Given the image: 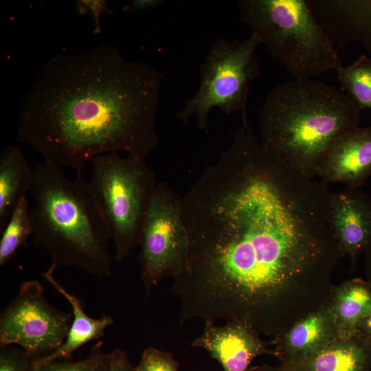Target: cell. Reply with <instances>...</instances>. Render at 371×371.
Segmentation results:
<instances>
[{
	"mask_svg": "<svg viewBox=\"0 0 371 371\" xmlns=\"http://www.w3.org/2000/svg\"><path fill=\"white\" fill-rule=\"evenodd\" d=\"M332 193L241 127L181 197L189 243L172 284L179 324L236 319L273 339L326 304L345 256L331 226Z\"/></svg>",
	"mask_w": 371,
	"mask_h": 371,
	"instance_id": "6da1fadb",
	"label": "cell"
},
{
	"mask_svg": "<svg viewBox=\"0 0 371 371\" xmlns=\"http://www.w3.org/2000/svg\"><path fill=\"white\" fill-rule=\"evenodd\" d=\"M164 77L108 45L56 56L41 66L21 102L19 141L76 175L93 157L119 150L145 160L159 142Z\"/></svg>",
	"mask_w": 371,
	"mask_h": 371,
	"instance_id": "7a4b0ae2",
	"label": "cell"
},
{
	"mask_svg": "<svg viewBox=\"0 0 371 371\" xmlns=\"http://www.w3.org/2000/svg\"><path fill=\"white\" fill-rule=\"evenodd\" d=\"M361 112L332 85L294 79L276 86L260 111V144L284 165L313 179L331 146L359 126Z\"/></svg>",
	"mask_w": 371,
	"mask_h": 371,
	"instance_id": "3957f363",
	"label": "cell"
},
{
	"mask_svg": "<svg viewBox=\"0 0 371 371\" xmlns=\"http://www.w3.org/2000/svg\"><path fill=\"white\" fill-rule=\"evenodd\" d=\"M62 168L44 161L32 168L33 243L46 250L54 270L74 267L100 279L110 277L111 239L90 185L81 175L68 179Z\"/></svg>",
	"mask_w": 371,
	"mask_h": 371,
	"instance_id": "277c9868",
	"label": "cell"
},
{
	"mask_svg": "<svg viewBox=\"0 0 371 371\" xmlns=\"http://www.w3.org/2000/svg\"><path fill=\"white\" fill-rule=\"evenodd\" d=\"M238 3L240 21L294 79H311L342 65L308 0H240Z\"/></svg>",
	"mask_w": 371,
	"mask_h": 371,
	"instance_id": "5b68a950",
	"label": "cell"
},
{
	"mask_svg": "<svg viewBox=\"0 0 371 371\" xmlns=\"http://www.w3.org/2000/svg\"><path fill=\"white\" fill-rule=\"evenodd\" d=\"M89 181L115 246L114 260L122 261L139 245L156 190L155 175L144 159L117 153L98 155Z\"/></svg>",
	"mask_w": 371,
	"mask_h": 371,
	"instance_id": "8992f818",
	"label": "cell"
},
{
	"mask_svg": "<svg viewBox=\"0 0 371 371\" xmlns=\"http://www.w3.org/2000/svg\"><path fill=\"white\" fill-rule=\"evenodd\" d=\"M260 41L251 35L243 41L221 38L208 52L201 66V79L196 94L176 113L186 123L196 117L197 127L209 132L207 117L214 107L226 115L247 109L249 83L260 75L255 52Z\"/></svg>",
	"mask_w": 371,
	"mask_h": 371,
	"instance_id": "52a82bcc",
	"label": "cell"
},
{
	"mask_svg": "<svg viewBox=\"0 0 371 371\" xmlns=\"http://www.w3.org/2000/svg\"><path fill=\"white\" fill-rule=\"evenodd\" d=\"M188 243L181 196L161 181L157 185L139 245L140 276L146 297L162 280L175 278L183 271Z\"/></svg>",
	"mask_w": 371,
	"mask_h": 371,
	"instance_id": "ba28073f",
	"label": "cell"
},
{
	"mask_svg": "<svg viewBox=\"0 0 371 371\" xmlns=\"http://www.w3.org/2000/svg\"><path fill=\"white\" fill-rule=\"evenodd\" d=\"M36 280L23 282L0 315V346H18L31 359L49 355L65 341L73 313L53 307Z\"/></svg>",
	"mask_w": 371,
	"mask_h": 371,
	"instance_id": "9c48e42d",
	"label": "cell"
},
{
	"mask_svg": "<svg viewBox=\"0 0 371 371\" xmlns=\"http://www.w3.org/2000/svg\"><path fill=\"white\" fill-rule=\"evenodd\" d=\"M201 335L191 346L207 351L222 366L224 371H248L257 357L270 355L275 357L271 342L264 341L260 333L248 324L236 319L227 320L223 326L213 322H205Z\"/></svg>",
	"mask_w": 371,
	"mask_h": 371,
	"instance_id": "30bf717a",
	"label": "cell"
},
{
	"mask_svg": "<svg viewBox=\"0 0 371 371\" xmlns=\"http://www.w3.org/2000/svg\"><path fill=\"white\" fill-rule=\"evenodd\" d=\"M316 176L324 184L340 182L359 188L371 177V127H355L341 136L322 159Z\"/></svg>",
	"mask_w": 371,
	"mask_h": 371,
	"instance_id": "8fae6325",
	"label": "cell"
},
{
	"mask_svg": "<svg viewBox=\"0 0 371 371\" xmlns=\"http://www.w3.org/2000/svg\"><path fill=\"white\" fill-rule=\"evenodd\" d=\"M330 213L339 245L354 264L371 245V197L359 188L346 187L332 193Z\"/></svg>",
	"mask_w": 371,
	"mask_h": 371,
	"instance_id": "7c38bea8",
	"label": "cell"
},
{
	"mask_svg": "<svg viewBox=\"0 0 371 371\" xmlns=\"http://www.w3.org/2000/svg\"><path fill=\"white\" fill-rule=\"evenodd\" d=\"M311 6L335 45L358 42L371 55V0H312Z\"/></svg>",
	"mask_w": 371,
	"mask_h": 371,
	"instance_id": "4fadbf2b",
	"label": "cell"
},
{
	"mask_svg": "<svg viewBox=\"0 0 371 371\" xmlns=\"http://www.w3.org/2000/svg\"><path fill=\"white\" fill-rule=\"evenodd\" d=\"M339 336L338 328L326 303L273 338L271 344L280 363H288L315 354Z\"/></svg>",
	"mask_w": 371,
	"mask_h": 371,
	"instance_id": "5bb4252c",
	"label": "cell"
},
{
	"mask_svg": "<svg viewBox=\"0 0 371 371\" xmlns=\"http://www.w3.org/2000/svg\"><path fill=\"white\" fill-rule=\"evenodd\" d=\"M54 271L49 267L46 271L41 273V276L70 304L74 318L63 344L49 355L33 359L32 369L56 361L71 360L75 351L92 340L102 338L106 328L113 323V317L106 314H103L98 319L88 316L81 300L68 292L55 278Z\"/></svg>",
	"mask_w": 371,
	"mask_h": 371,
	"instance_id": "9a60e30c",
	"label": "cell"
},
{
	"mask_svg": "<svg viewBox=\"0 0 371 371\" xmlns=\"http://www.w3.org/2000/svg\"><path fill=\"white\" fill-rule=\"evenodd\" d=\"M279 366L284 371H371V345L357 333L339 336L307 358Z\"/></svg>",
	"mask_w": 371,
	"mask_h": 371,
	"instance_id": "2e32d148",
	"label": "cell"
},
{
	"mask_svg": "<svg viewBox=\"0 0 371 371\" xmlns=\"http://www.w3.org/2000/svg\"><path fill=\"white\" fill-rule=\"evenodd\" d=\"M327 304L339 336L355 334L358 323L371 313V284L353 278L334 285Z\"/></svg>",
	"mask_w": 371,
	"mask_h": 371,
	"instance_id": "e0dca14e",
	"label": "cell"
},
{
	"mask_svg": "<svg viewBox=\"0 0 371 371\" xmlns=\"http://www.w3.org/2000/svg\"><path fill=\"white\" fill-rule=\"evenodd\" d=\"M31 169L19 148L9 145L0 155V232L21 199L29 191Z\"/></svg>",
	"mask_w": 371,
	"mask_h": 371,
	"instance_id": "ac0fdd59",
	"label": "cell"
},
{
	"mask_svg": "<svg viewBox=\"0 0 371 371\" xmlns=\"http://www.w3.org/2000/svg\"><path fill=\"white\" fill-rule=\"evenodd\" d=\"M342 91L361 109H371V57L361 55L347 66L336 70Z\"/></svg>",
	"mask_w": 371,
	"mask_h": 371,
	"instance_id": "d6986e66",
	"label": "cell"
},
{
	"mask_svg": "<svg viewBox=\"0 0 371 371\" xmlns=\"http://www.w3.org/2000/svg\"><path fill=\"white\" fill-rule=\"evenodd\" d=\"M1 234L0 267H2L14 257L17 250L25 244L28 238L33 234L29 201L26 196L21 199Z\"/></svg>",
	"mask_w": 371,
	"mask_h": 371,
	"instance_id": "ffe728a7",
	"label": "cell"
},
{
	"mask_svg": "<svg viewBox=\"0 0 371 371\" xmlns=\"http://www.w3.org/2000/svg\"><path fill=\"white\" fill-rule=\"evenodd\" d=\"M112 357L113 351L104 352L103 342L99 341L82 359L56 361L32 369V371H108Z\"/></svg>",
	"mask_w": 371,
	"mask_h": 371,
	"instance_id": "44dd1931",
	"label": "cell"
},
{
	"mask_svg": "<svg viewBox=\"0 0 371 371\" xmlns=\"http://www.w3.org/2000/svg\"><path fill=\"white\" fill-rule=\"evenodd\" d=\"M178 368L179 363L170 353L150 347L144 350L135 371H178Z\"/></svg>",
	"mask_w": 371,
	"mask_h": 371,
	"instance_id": "7402d4cb",
	"label": "cell"
},
{
	"mask_svg": "<svg viewBox=\"0 0 371 371\" xmlns=\"http://www.w3.org/2000/svg\"><path fill=\"white\" fill-rule=\"evenodd\" d=\"M32 362L22 348L0 346V371H32Z\"/></svg>",
	"mask_w": 371,
	"mask_h": 371,
	"instance_id": "603a6c76",
	"label": "cell"
},
{
	"mask_svg": "<svg viewBox=\"0 0 371 371\" xmlns=\"http://www.w3.org/2000/svg\"><path fill=\"white\" fill-rule=\"evenodd\" d=\"M76 8L80 14H89L94 22L93 32L95 34L101 32L100 16L104 13L111 14L113 11L107 7L106 0H77Z\"/></svg>",
	"mask_w": 371,
	"mask_h": 371,
	"instance_id": "cb8c5ba5",
	"label": "cell"
},
{
	"mask_svg": "<svg viewBox=\"0 0 371 371\" xmlns=\"http://www.w3.org/2000/svg\"><path fill=\"white\" fill-rule=\"evenodd\" d=\"M108 371H135L127 352L120 348L113 350V357Z\"/></svg>",
	"mask_w": 371,
	"mask_h": 371,
	"instance_id": "d4e9b609",
	"label": "cell"
},
{
	"mask_svg": "<svg viewBox=\"0 0 371 371\" xmlns=\"http://www.w3.org/2000/svg\"><path fill=\"white\" fill-rule=\"evenodd\" d=\"M164 0H133L122 8V10L132 14L156 8L164 3Z\"/></svg>",
	"mask_w": 371,
	"mask_h": 371,
	"instance_id": "484cf974",
	"label": "cell"
},
{
	"mask_svg": "<svg viewBox=\"0 0 371 371\" xmlns=\"http://www.w3.org/2000/svg\"><path fill=\"white\" fill-rule=\"evenodd\" d=\"M356 333L371 345V313L358 323Z\"/></svg>",
	"mask_w": 371,
	"mask_h": 371,
	"instance_id": "4316f807",
	"label": "cell"
},
{
	"mask_svg": "<svg viewBox=\"0 0 371 371\" xmlns=\"http://www.w3.org/2000/svg\"><path fill=\"white\" fill-rule=\"evenodd\" d=\"M367 281L371 284V245L364 251Z\"/></svg>",
	"mask_w": 371,
	"mask_h": 371,
	"instance_id": "83f0119b",
	"label": "cell"
},
{
	"mask_svg": "<svg viewBox=\"0 0 371 371\" xmlns=\"http://www.w3.org/2000/svg\"><path fill=\"white\" fill-rule=\"evenodd\" d=\"M248 371H284L279 365L262 364L251 367Z\"/></svg>",
	"mask_w": 371,
	"mask_h": 371,
	"instance_id": "f1b7e54d",
	"label": "cell"
}]
</instances>
